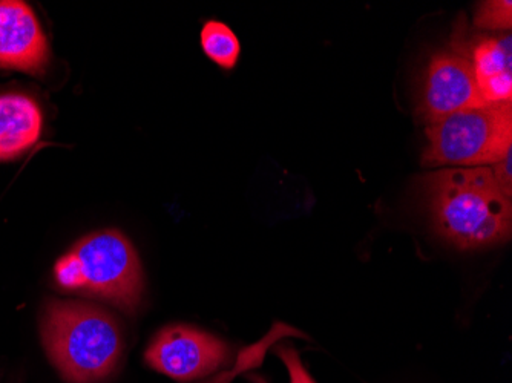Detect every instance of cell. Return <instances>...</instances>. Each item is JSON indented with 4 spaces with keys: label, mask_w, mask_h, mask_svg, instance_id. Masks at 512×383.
<instances>
[{
    "label": "cell",
    "mask_w": 512,
    "mask_h": 383,
    "mask_svg": "<svg viewBox=\"0 0 512 383\" xmlns=\"http://www.w3.org/2000/svg\"><path fill=\"white\" fill-rule=\"evenodd\" d=\"M434 230L451 246L476 250L511 238L512 203L491 167H450L425 178Z\"/></svg>",
    "instance_id": "obj_1"
},
{
    "label": "cell",
    "mask_w": 512,
    "mask_h": 383,
    "mask_svg": "<svg viewBox=\"0 0 512 383\" xmlns=\"http://www.w3.org/2000/svg\"><path fill=\"white\" fill-rule=\"evenodd\" d=\"M43 347L68 383H100L119 367L125 338L114 316L85 302L50 299L40 319Z\"/></svg>",
    "instance_id": "obj_2"
},
{
    "label": "cell",
    "mask_w": 512,
    "mask_h": 383,
    "mask_svg": "<svg viewBox=\"0 0 512 383\" xmlns=\"http://www.w3.org/2000/svg\"><path fill=\"white\" fill-rule=\"evenodd\" d=\"M54 279L65 292L82 293L134 313L142 302V262L119 230L89 233L57 259Z\"/></svg>",
    "instance_id": "obj_3"
},
{
    "label": "cell",
    "mask_w": 512,
    "mask_h": 383,
    "mask_svg": "<svg viewBox=\"0 0 512 383\" xmlns=\"http://www.w3.org/2000/svg\"><path fill=\"white\" fill-rule=\"evenodd\" d=\"M424 166L485 167L512 148L511 103L454 112L427 128Z\"/></svg>",
    "instance_id": "obj_4"
},
{
    "label": "cell",
    "mask_w": 512,
    "mask_h": 383,
    "mask_svg": "<svg viewBox=\"0 0 512 383\" xmlns=\"http://www.w3.org/2000/svg\"><path fill=\"white\" fill-rule=\"evenodd\" d=\"M145 361L152 370L171 379L191 382L226 367L230 350L214 334L191 325H169L152 339Z\"/></svg>",
    "instance_id": "obj_5"
},
{
    "label": "cell",
    "mask_w": 512,
    "mask_h": 383,
    "mask_svg": "<svg viewBox=\"0 0 512 383\" xmlns=\"http://www.w3.org/2000/svg\"><path fill=\"white\" fill-rule=\"evenodd\" d=\"M486 106L480 97L473 66L467 54L442 51L431 57L425 69L421 117L428 125L463 109Z\"/></svg>",
    "instance_id": "obj_6"
},
{
    "label": "cell",
    "mask_w": 512,
    "mask_h": 383,
    "mask_svg": "<svg viewBox=\"0 0 512 383\" xmlns=\"http://www.w3.org/2000/svg\"><path fill=\"white\" fill-rule=\"evenodd\" d=\"M50 48L30 5L0 0V66L42 74Z\"/></svg>",
    "instance_id": "obj_7"
},
{
    "label": "cell",
    "mask_w": 512,
    "mask_h": 383,
    "mask_svg": "<svg viewBox=\"0 0 512 383\" xmlns=\"http://www.w3.org/2000/svg\"><path fill=\"white\" fill-rule=\"evenodd\" d=\"M474 79L485 105L511 103L512 56L511 36L488 37L474 45L470 57Z\"/></svg>",
    "instance_id": "obj_8"
},
{
    "label": "cell",
    "mask_w": 512,
    "mask_h": 383,
    "mask_svg": "<svg viewBox=\"0 0 512 383\" xmlns=\"http://www.w3.org/2000/svg\"><path fill=\"white\" fill-rule=\"evenodd\" d=\"M42 132V112L27 95H0V160L30 149Z\"/></svg>",
    "instance_id": "obj_9"
},
{
    "label": "cell",
    "mask_w": 512,
    "mask_h": 383,
    "mask_svg": "<svg viewBox=\"0 0 512 383\" xmlns=\"http://www.w3.org/2000/svg\"><path fill=\"white\" fill-rule=\"evenodd\" d=\"M201 46L204 54L224 69L237 65L241 45L234 31L226 23L209 20L201 30Z\"/></svg>",
    "instance_id": "obj_10"
},
{
    "label": "cell",
    "mask_w": 512,
    "mask_h": 383,
    "mask_svg": "<svg viewBox=\"0 0 512 383\" xmlns=\"http://www.w3.org/2000/svg\"><path fill=\"white\" fill-rule=\"evenodd\" d=\"M512 7L511 2H485L480 5L477 11L476 22L477 27L483 30H509L512 23Z\"/></svg>",
    "instance_id": "obj_11"
},
{
    "label": "cell",
    "mask_w": 512,
    "mask_h": 383,
    "mask_svg": "<svg viewBox=\"0 0 512 383\" xmlns=\"http://www.w3.org/2000/svg\"><path fill=\"white\" fill-rule=\"evenodd\" d=\"M275 339V333H270L260 345H255V347L249 348V350L241 354L237 362V367H235L234 370L221 373L220 376L215 377V379L211 380L209 383H229L230 380H234L241 371L258 367V365L261 364V359H263L264 350L269 347V344H273Z\"/></svg>",
    "instance_id": "obj_12"
},
{
    "label": "cell",
    "mask_w": 512,
    "mask_h": 383,
    "mask_svg": "<svg viewBox=\"0 0 512 383\" xmlns=\"http://www.w3.org/2000/svg\"><path fill=\"white\" fill-rule=\"evenodd\" d=\"M276 356L284 362L289 371L290 383H316L310 376L309 371L302 365L298 351L293 350L290 345H279L275 348Z\"/></svg>",
    "instance_id": "obj_13"
},
{
    "label": "cell",
    "mask_w": 512,
    "mask_h": 383,
    "mask_svg": "<svg viewBox=\"0 0 512 383\" xmlns=\"http://www.w3.org/2000/svg\"><path fill=\"white\" fill-rule=\"evenodd\" d=\"M493 174L496 177V180L499 181L502 189L505 190L506 194H512V171H511V152L506 154V157L503 158L499 163L494 164Z\"/></svg>",
    "instance_id": "obj_14"
}]
</instances>
